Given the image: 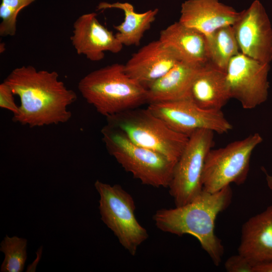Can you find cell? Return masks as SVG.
Wrapping results in <instances>:
<instances>
[{"label":"cell","mask_w":272,"mask_h":272,"mask_svg":"<svg viewBox=\"0 0 272 272\" xmlns=\"http://www.w3.org/2000/svg\"><path fill=\"white\" fill-rule=\"evenodd\" d=\"M241 12L219 0H187L181 6L179 22L208 35L218 29L232 26Z\"/></svg>","instance_id":"obj_14"},{"label":"cell","mask_w":272,"mask_h":272,"mask_svg":"<svg viewBox=\"0 0 272 272\" xmlns=\"http://www.w3.org/2000/svg\"><path fill=\"white\" fill-rule=\"evenodd\" d=\"M4 82L20 98L14 122L32 128L65 123L72 117L67 107L76 101L77 94L58 79L56 72L23 65L14 69Z\"/></svg>","instance_id":"obj_1"},{"label":"cell","mask_w":272,"mask_h":272,"mask_svg":"<svg viewBox=\"0 0 272 272\" xmlns=\"http://www.w3.org/2000/svg\"><path fill=\"white\" fill-rule=\"evenodd\" d=\"M107 9H117L124 12V21L118 25L114 26L117 31L115 36L123 46H138L145 34L155 21L158 9L150 10L139 13L134 11L133 6L128 3L116 2L108 3L101 2L97 10Z\"/></svg>","instance_id":"obj_19"},{"label":"cell","mask_w":272,"mask_h":272,"mask_svg":"<svg viewBox=\"0 0 272 272\" xmlns=\"http://www.w3.org/2000/svg\"><path fill=\"white\" fill-rule=\"evenodd\" d=\"M71 40L78 54L92 61L102 60L106 51L118 53L123 46L113 32L99 22L95 13L85 14L77 18L73 24Z\"/></svg>","instance_id":"obj_12"},{"label":"cell","mask_w":272,"mask_h":272,"mask_svg":"<svg viewBox=\"0 0 272 272\" xmlns=\"http://www.w3.org/2000/svg\"><path fill=\"white\" fill-rule=\"evenodd\" d=\"M233 192L230 185L214 193L203 190L189 203L173 209L157 210L153 219L161 231L179 236H193L216 266L224 253L222 241L215 233L216 219L230 205Z\"/></svg>","instance_id":"obj_2"},{"label":"cell","mask_w":272,"mask_h":272,"mask_svg":"<svg viewBox=\"0 0 272 272\" xmlns=\"http://www.w3.org/2000/svg\"><path fill=\"white\" fill-rule=\"evenodd\" d=\"M101 133L110 155L135 178L154 187H169L176 163L136 144L115 127L107 124L102 128Z\"/></svg>","instance_id":"obj_4"},{"label":"cell","mask_w":272,"mask_h":272,"mask_svg":"<svg viewBox=\"0 0 272 272\" xmlns=\"http://www.w3.org/2000/svg\"><path fill=\"white\" fill-rule=\"evenodd\" d=\"M240 52L259 61L269 63L272 59V29L261 3L254 1L232 25Z\"/></svg>","instance_id":"obj_11"},{"label":"cell","mask_w":272,"mask_h":272,"mask_svg":"<svg viewBox=\"0 0 272 272\" xmlns=\"http://www.w3.org/2000/svg\"><path fill=\"white\" fill-rule=\"evenodd\" d=\"M181 61L176 54L159 39L133 53L124 64L126 74L146 88Z\"/></svg>","instance_id":"obj_13"},{"label":"cell","mask_w":272,"mask_h":272,"mask_svg":"<svg viewBox=\"0 0 272 272\" xmlns=\"http://www.w3.org/2000/svg\"><path fill=\"white\" fill-rule=\"evenodd\" d=\"M202 67L178 62L164 76L146 87L148 102H165L188 97L191 84Z\"/></svg>","instance_id":"obj_18"},{"label":"cell","mask_w":272,"mask_h":272,"mask_svg":"<svg viewBox=\"0 0 272 272\" xmlns=\"http://www.w3.org/2000/svg\"><path fill=\"white\" fill-rule=\"evenodd\" d=\"M188 97L202 108L221 110L232 98L226 72L210 63L202 67L191 84Z\"/></svg>","instance_id":"obj_17"},{"label":"cell","mask_w":272,"mask_h":272,"mask_svg":"<svg viewBox=\"0 0 272 272\" xmlns=\"http://www.w3.org/2000/svg\"><path fill=\"white\" fill-rule=\"evenodd\" d=\"M206 36L210 64L226 72L231 59L240 52L233 26L221 27Z\"/></svg>","instance_id":"obj_20"},{"label":"cell","mask_w":272,"mask_h":272,"mask_svg":"<svg viewBox=\"0 0 272 272\" xmlns=\"http://www.w3.org/2000/svg\"><path fill=\"white\" fill-rule=\"evenodd\" d=\"M14 95L11 89L5 82L0 84V107L11 111L13 115L18 113L19 107L15 103Z\"/></svg>","instance_id":"obj_24"},{"label":"cell","mask_w":272,"mask_h":272,"mask_svg":"<svg viewBox=\"0 0 272 272\" xmlns=\"http://www.w3.org/2000/svg\"><path fill=\"white\" fill-rule=\"evenodd\" d=\"M253 272H272V260L254 266Z\"/></svg>","instance_id":"obj_25"},{"label":"cell","mask_w":272,"mask_h":272,"mask_svg":"<svg viewBox=\"0 0 272 272\" xmlns=\"http://www.w3.org/2000/svg\"><path fill=\"white\" fill-rule=\"evenodd\" d=\"M147 108L172 129L188 137L201 129L222 134L232 128L222 110L202 108L188 97L151 103Z\"/></svg>","instance_id":"obj_9"},{"label":"cell","mask_w":272,"mask_h":272,"mask_svg":"<svg viewBox=\"0 0 272 272\" xmlns=\"http://www.w3.org/2000/svg\"><path fill=\"white\" fill-rule=\"evenodd\" d=\"M159 40L181 61L199 67L210 63L206 35L179 21L162 30Z\"/></svg>","instance_id":"obj_16"},{"label":"cell","mask_w":272,"mask_h":272,"mask_svg":"<svg viewBox=\"0 0 272 272\" xmlns=\"http://www.w3.org/2000/svg\"><path fill=\"white\" fill-rule=\"evenodd\" d=\"M269 64L241 52L230 61L226 74L231 98L239 101L244 109L254 108L266 100Z\"/></svg>","instance_id":"obj_10"},{"label":"cell","mask_w":272,"mask_h":272,"mask_svg":"<svg viewBox=\"0 0 272 272\" xmlns=\"http://www.w3.org/2000/svg\"><path fill=\"white\" fill-rule=\"evenodd\" d=\"M266 180L268 188L272 190V176L266 173Z\"/></svg>","instance_id":"obj_26"},{"label":"cell","mask_w":272,"mask_h":272,"mask_svg":"<svg viewBox=\"0 0 272 272\" xmlns=\"http://www.w3.org/2000/svg\"><path fill=\"white\" fill-rule=\"evenodd\" d=\"M262 140L258 133H255L224 147L211 149L203 170V190L214 193L232 183L243 184L249 171L252 152Z\"/></svg>","instance_id":"obj_7"},{"label":"cell","mask_w":272,"mask_h":272,"mask_svg":"<svg viewBox=\"0 0 272 272\" xmlns=\"http://www.w3.org/2000/svg\"><path fill=\"white\" fill-rule=\"evenodd\" d=\"M253 265L243 256L238 253L229 257L224 263L228 272H253Z\"/></svg>","instance_id":"obj_23"},{"label":"cell","mask_w":272,"mask_h":272,"mask_svg":"<svg viewBox=\"0 0 272 272\" xmlns=\"http://www.w3.org/2000/svg\"><path fill=\"white\" fill-rule=\"evenodd\" d=\"M36 0H1L0 35L14 36L17 31V18L19 12Z\"/></svg>","instance_id":"obj_22"},{"label":"cell","mask_w":272,"mask_h":272,"mask_svg":"<svg viewBox=\"0 0 272 272\" xmlns=\"http://www.w3.org/2000/svg\"><path fill=\"white\" fill-rule=\"evenodd\" d=\"M78 88L85 100L106 117L148 102L146 88L118 63L89 73L79 81Z\"/></svg>","instance_id":"obj_3"},{"label":"cell","mask_w":272,"mask_h":272,"mask_svg":"<svg viewBox=\"0 0 272 272\" xmlns=\"http://www.w3.org/2000/svg\"><path fill=\"white\" fill-rule=\"evenodd\" d=\"M214 133L201 129L189 137L168 187L176 207L189 203L203 191V170L207 156L214 145Z\"/></svg>","instance_id":"obj_8"},{"label":"cell","mask_w":272,"mask_h":272,"mask_svg":"<svg viewBox=\"0 0 272 272\" xmlns=\"http://www.w3.org/2000/svg\"><path fill=\"white\" fill-rule=\"evenodd\" d=\"M94 186L100 196L99 209L102 222L131 255L149 237L147 230L135 216L131 195L118 184L111 185L96 180Z\"/></svg>","instance_id":"obj_6"},{"label":"cell","mask_w":272,"mask_h":272,"mask_svg":"<svg viewBox=\"0 0 272 272\" xmlns=\"http://www.w3.org/2000/svg\"><path fill=\"white\" fill-rule=\"evenodd\" d=\"M27 239L6 235L1 243L0 250L5 254L1 271H23L27 257Z\"/></svg>","instance_id":"obj_21"},{"label":"cell","mask_w":272,"mask_h":272,"mask_svg":"<svg viewBox=\"0 0 272 272\" xmlns=\"http://www.w3.org/2000/svg\"><path fill=\"white\" fill-rule=\"evenodd\" d=\"M238 251L253 266L272 260V205L243 224Z\"/></svg>","instance_id":"obj_15"},{"label":"cell","mask_w":272,"mask_h":272,"mask_svg":"<svg viewBox=\"0 0 272 272\" xmlns=\"http://www.w3.org/2000/svg\"><path fill=\"white\" fill-rule=\"evenodd\" d=\"M106 119L107 124L121 130L136 144L176 163L189 139L172 129L148 108L129 109L106 117Z\"/></svg>","instance_id":"obj_5"}]
</instances>
